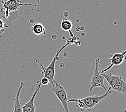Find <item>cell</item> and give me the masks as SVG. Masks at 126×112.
Wrapping results in <instances>:
<instances>
[{"label":"cell","instance_id":"6","mask_svg":"<svg viewBox=\"0 0 126 112\" xmlns=\"http://www.w3.org/2000/svg\"><path fill=\"white\" fill-rule=\"evenodd\" d=\"M99 63H101L99 58H96L95 59V68H94L93 76L91 79V87L90 88V91H92L93 89L95 87H101L105 91L107 90L104 84L105 78L99 72L98 65Z\"/></svg>","mask_w":126,"mask_h":112},{"label":"cell","instance_id":"2","mask_svg":"<svg viewBox=\"0 0 126 112\" xmlns=\"http://www.w3.org/2000/svg\"><path fill=\"white\" fill-rule=\"evenodd\" d=\"M106 80L111 90L119 93L126 94V79L120 76L114 75L111 73H100Z\"/></svg>","mask_w":126,"mask_h":112},{"label":"cell","instance_id":"16","mask_svg":"<svg viewBox=\"0 0 126 112\" xmlns=\"http://www.w3.org/2000/svg\"><path fill=\"white\" fill-rule=\"evenodd\" d=\"M124 112H126V110H125V111H124Z\"/></svg>","mask_w":126,"mask_h":112},{"label":"cell","instance_id":"1","mask_svg":"<svg viewBox=\"0 0 126 112\" xmlns=\"http://www.w3.org/2000/svg\"><path fill=\"white\" fill-rule=\"evenodd\" d=\"M111 93V88L109 87L108 90L105 94L101 96H87L82 99H72L68 100V103L70 102H76L77 103L76 107L81 112L91 111L92 109L98 105V103Z\"/></svg>","mask_w":126,"mask_h":112},{"label":"cell","instance_id":"5","mask_svg":"<svg viewBox=\"0 0 126 112\" xmlns=\"http://www.w3.org/2000/svg\"><path fill=\"white\" fill-rule=\"evenodd\" d=\"M53 82L54 85L52 86L51 91L55 94L57 98L62 103L63 108L64 109L65 112H69L66 92L64 88L61 85L59 84L55 80H54Z\"/></svg>","mask_w":126,"mask_h":112},{"label":"cell","instance_id":"8","mask_svg":"<svg viewBox=\"0 0 126 112\" xmlns=\"http://www.w3.org/2000/svg\"><path fill=\"white\" fill-rule=\"evenodd\" d=\"M41 82H40V81H37L35 91H34L30 100L27 103H25L24 106H22L23 112H35L36 106L34 105V100H35L36 95L41 89Z\"/></svg>","mask_w":126,"mask_h":112},{"label":"cell","instance_id":"10","mask_svg":"<svg viewBox=\"0 0 126 112\" xmlns=\"http://www.w3.org/2000/svg\"><path fill=\"white\" fill-rule=\"evenodd\" d=\"M31 31L37 36H42L46 33L44 26L41 23L37 22L33 23L31 28Z\"/></svg>","mask_w":126,"mask_h":112},{"label":"cell","instance_id":"3","mask_svg":"<svg viewBox=\"0 0 126 112\" xmlns=\"http://www.w3.org/2000/svg\"><path fill=\"white\" fill-rule=\"evenodd\" d=\"M2 7L0 10V12L3 14V18L9 19L12 12L18 13V8L23 5H30L36 7V5L31 3H24L21 0H3L2 1Z\"/></svg>","mask_w":126,"mask_h":112},{"label":"cell","instance_id":"9","mask_svg":"<svg viewBox=\"0 0 126 112\" xmlns=\"http://www.w3.org/2000/svg\"><path fill=\"white\" fill-rule=\"evenodd\" d=\"M24 85V82H20V85H19L18 90L17 91L16 96L15 98H14L13 99V100L14 101L13 112H23L22 106L19 100V96H20V93H21V92L22 90L23 87Z\"/></svg>","mask_w":126,"mask_h":112},{"label":"cell","instance_id":"7","mask_svg":"<svg viewBox=\"0 0 126 112\" xmlns=\"http://www.w3.org/2000/svg\"><path fill=\"white\" fill-rule=\"evenodd\" d=\"M126 59V50L121 53H116L111 54L109 61L110 64L104 70H102L100 73H105L106 72L110 70L114 66H118L121 65Z\"/></svg>","mask_w":126,"mask_h":112},{"label":"cell","instance_id":"11","mask_svg":"<svg viewBox=\"0 0 126 112\" xmlns=\"http://www.w3.org/2000/svg\"><path fill=\"white\" fill-rule=\"evenodd\" d=\"M61 28L63 30L65 31H68L71 36H73V33L71 31L73 27V24L70 20L64 17L61 23Z\"/></svg>","mask_w":126,"mask_h":112},{"label":"cell","instance_id":"12","mask_svg":"<svg viewBox=\"0 0 126 112\" xmlns=\"http://www.w3.org/2000/svg\"><path fill=\"white\" fill-rule=\"evenodd\" d=\"M8 28V25L5 23L4 21L0 19V34H2L4 31L5 29Z\"/></svg>","mask_w":126,"mask_h":112},{"label":"cell","instance_id":"13","mask_svg":"<svg viewBox=\"0 0 126 112\" xmlns=\"http://www.w3.org/2000/svg\"><path fill=\"white\" fill-rule=\"evenodd\" d=\"M40 82H41L42 84V85H47V84H48V83L50 82L49 80H48V79L47 78H45L44 77H43V78L41 80V81H40Z\"/></svg>","mask_w":126,"mask_h":112},{"label":"cell","instance_id":"14","mask_svg":"<svg viewBox=\"0 0 126 112\" xmlns=\"http://www.w3.org/2000/svg\"><path fill=\"white\" fill-rule=\"evenodd\" d=\"M63 15H64V17H65V18H67V17L69 16V14H68L67 11H66V12H64V14H63Z\"/></svg>","mask_w":126,"mask_h":112},{"label":"cell","instance_id":"17","mask_svg":"<svg viewBox=\"0 0 126 112\" xmlns=\"http://www.w3.org/2000/svg\"><path fill=\"white\" fill-rule=\"evenodd\" d=\"M41 1V0H38V2H39V1Z\"/></svg>","mask_w":126,"mask_h":112},{"label":"cell","instance_id":"15","mask_svg":"<svg viewBox=\"0 0 126 112\" xmlns=\"http://www.w3.org/2000/svg\"><path fill=\"white\" fill-rule=\"evenodd\" d=\"M34 20L33 19H31L30 20V23H32V24H33V23H34Z\"/></svg>","mask_w":126,"mask_h":112},{"label":"cell","instance_id":"4","mask_svg":"<svg viewBox=\"0 0 126 112\" xmlns=\"http://www.w3.org/2000/svg\"><path fill=\"white\" fill-rule=\"evenodd\" d=\"M68 45V43H67L66 44H65V45L63 46V47L59 49L58 51H57V53L56 54V55L54 56L53 57V58L52 60V62L50 63V64L48 65V66L47 68H44V67L43 66V65L41 64V63H40L38 60L36 59L35 62L41 66L43 72H42V74H44V77L47 78L49 80V81L50 83H51V84L52 85V86L54 85V78L55 77V64H56V62L59 59V54L64 49V48L67 47V46Z\"/></svg>","mask_w":126,"mask_h":112}]
</instances>
